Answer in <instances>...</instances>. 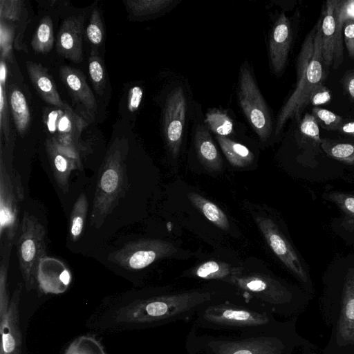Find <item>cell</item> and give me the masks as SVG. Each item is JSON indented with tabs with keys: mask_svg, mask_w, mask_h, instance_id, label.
<instances>
[{
	"mask_svg": "<svg viewBox=\"0 0 354 354\" xmlns=\"http://www.w3.org/2000/svg\"><path fill=\"white\" fill-rule=\"evenodd\" d=\"M322 281L319 308L331 334L321 354H354V256L333 262Z\"/></svg>",
	"mask_w": 354,
	"mask_h": 354,
	"instance_id": "obj_1",
	"label": "cell"
},
{
	"mask_svg": "<svg viewBox=\"0 0 354 354\" xmlns=\"http://www.w3.org/2000/svg\"><path fill=\"white\" fill-rule=\"evenodd\" d=\"M323 66L318 21L301 45L297 62V84L278 115L276 133H280L289 119H300L303 110L308 105L311 92L317 85L323 84L325 78Z\"/></svg>",
	"mask_w": 354,
	"mask_h": 354,
	"instance_id": "obj_2",
	"label": "cell"
},
{
	"mask_svg": "<svg viewBox=\"0 0 354 354\" xmlns=\"http://www.w3.org/2000/svg\"><path fill=\"white\" fill-rule=\"evenodd\" d=\"M124 145L115 139L99 171L90 223L100 228L127 190Z\"/></svg>",
	"mask_w": 354,
	"mask_h": 354,
	"instance_id": "obj_3",
	"label": "cell"
},
{
	"mask_svg": "<svg viewBox=\"0 0 354 354\" xmlns=\"http://www.w3.org/2000/svg\"><path fill=\"white\" fill-rule=\"evenodd\" d=\"M209 292L189 291L137 301L122 308V321L149 323L179 315L211 299Z\"/></svg>",
	"mask_w": 354,
	"mask_h": 354,
	"instance_id": "obj_4",
	"label": "cell"
},
{
	"mask_svg": "<svg viewBox=\"0 0 354 354\" xmlns=\"http://www.w3.org/2000/svg\"><path fill=\"white\" fill-rule=\"evenodd\" d=\"M45 230L37 218L24 212L17 248L19 269L27 291L35 288L39 261L46 257Z\"/></svg>",
	"mask_w": 354,
	"mask_h": 354,
	"instance_id": "obj_5",
	"label": "cell"
},
{
	"mask_svg": "<svg viewBox=\"0 0 354 354\" xmlns=\"http://www.w3.org/2000/svg\"><path fill=\"white\" fill-rule=\"evenodd\" d=\"M239 100L255 133L261 140L266 141L272 130L271 115L246 62L243 64L240 70Z\"/></svg>",
	"mask_w": 354,
	"mask_h": 354,
	"instance_id": "obj_6",
	"label": "cell"
},
{
	"mask_svg": "<svg viewBox=\"0 0 354 354\" xmlns=\"http://www.w3.org/2000/svg\"><path fill=\"white\" fill-rule=\"evenodd\" d=\"M178 248L171 243L157 239H141L125 243L108 256V259L128 270H138L155 261L174 256Z\"/></svg>",
	"mask_w": 354,
	"mask_h": 354,
	"instance_id": "obj_7",
	"label": "cell"
},
{
	"mask_svg": "<svg viewBox=\"0 0 354 354\" xmlns=\"http://www.w3.org/2000/svg\"><path fill=\"white\" fill-rule=\"evenodd\" d=\"M254 220L272 252L301 281L306 292L312 294L313 288L308 270L277 225L268 217L256 216Z\"/></svg>",
	"mask_w": 354,
	"mask_h": 354,
	"instance_id": "obj_8",
	"label": "cell"
},
{
	"mask_svg": "<svg viewBox=\"0 0 354 354\" xmlns=\"http://www.w3.org/2000/svg\"><path fill=\"white\" fill-rule=\"evenodd\" d=\"M15 189L13 181L3 160V147L0 153V239L1 248L15 243L19 230L18 198H24V193Z\"/></svg>",
	"mask_w": 354,
	"mask_h": 354,
	"instance_id": "obj_9",
	"label": "cell"
},
{
	"mask_svg": "<svg viewBox=\"0 0 354 354\" xmlns=\"http://www.w3.org/2000/svg\"><path fill=\"white\" fill-rule=\"evenodd\" d=\"M230 283L251 292L273 304H288L293 299V293L277 279L260 273L239 274L232 277Z\"/></svg>",
	"mask_w": 354,
	"mask_h": 354,
	"instance_id": "obj_10",
	"label": "cell"
},
{
	"mask_svg": "<svg viewBox=\"0 0 354 354\" xmlns=\"http://www.w3.org/2000/svg\"><path fill=\"white\" fill-rule=\"evenodd\" d=\"M186 108V98L182 88H175L167 96L163 120L165 141L174 158L178 155L182 143Z\"/></svg>",
	"mask_w": 354,
	"mask_h": 354,
	"instance_id": "obj_11",
	"label": "cell"
},
{
	"mask_svg": "<svg viewBox=\"0 0 354 354\" xmlns=\"http://www.w3.org/2000/svg\"><path fill=\"white\" fill-rule=\"evenodd\" d=\"M337 0L326 2L319 21L323 63L336 68L343 62V47L339 43L337 19Z\"/></svg>",
	"mask_w": 354,
	"mask_h": 354,
	"instance_id": "obj_12",
	"label": "cell"
},
{
	"mask_svg": "<svg viewBox=\"0 0 354 354\" xmlns=\"http://www.w3.org/2000/svg\"><path fill=\"white\" fill-rule=\"evenodd\" d=\"M48 128L61 145L74 148L77 145L80 133L86 124L66 104L63 109L58 108L48 114L46 118Z\"/></svg>",
	"mask_w": 354,
	"mask_h": 354,
	"instance_id": "obj_13",
	"label": "cell"
},
{
	"mask_svg": "<svg viewBox=\"0 0 354 354\" xmlns=\"http://www.w3.org/2000/svg\"><path fill=\"white\" fill-rule=\"evenodd\" d=\"M24 283L15 288L10 301L8 310L0 319L2 354H21V334L19 328V305Z\"/></svg>",
	"mask_w": 354,
	"mask_h": 354,
	"instance_id": "obj_14",
	"label": "cell"
},
{
	"mask_svg": "<svg viewBox=\"0 0 354 354\" xmlns=\"http://www.w3.org/2000/svg\"><path fill=\"white\" fill-rule=\"evenodd\" d=\"M84 16H71L64 20L57 37L58 54L74 63L83 59Z\"/></svg>",
	"mask_w": 354,
	"mask_h": 354,
	"instance_id": "obj_15",
	"label": "cell"
},
{
	"mask_svg": "<svg viewBox=\"0 0 354 354\" xmlns=\"http://www.w3.org/2000/svg\"><path fill=\"white\" fill-rule=\"evenodd\" d=\"M37 284L45 294L64 292L71 281L70 270L57 259L45 257L39 261L36 274Z\"/></svg>",
	"mask_w": 354,
	"mask_h": 354,
	"instance_id": "obj_16",
	"label": "cell"
},
{
	"mask_svg": "<svg viewBox=\"0 0 354 354\" xmlns=\"http://www.w3.org/2000/svg\"><path fill=\"white\" fill-rule=\"evenodd\" d=\"M292 33L290 24L284 13L275 21L269 41V56L273 71L277 75L283 73L288 57Z\"/></svg>",
	"mask_w": 354,
	"mask_h": 354,
	"instance_id": "obj_17",
	"label": "cell"
},
{
	"mask_svg": "<svg viewBox=\"0 0 354 354\" xmlns=\"http://www.w3.org/2000/svg\"><path fill=\"white\" fill-rule=\"evenodd\" d=\"M204 317L214 324L238 326L263 325L269 321L265 314L225 305L208 307Z\"/></svg>",
	"mask_w": 354,
	"mask_h": 354,
	"instance_id": "obj_18",
	"label": "cell"
},
{
	"mask_svg": "<svg viewBox=\"0 0 354 354\" xmlns=\"http://www.w3.org/2000/svg\"><path fill=\"white\" fill-rule=\"evenodd\" d=\"M60 77L73 99L93 117L97 109L95 97L80 71L68 66H61Z\"/></svg>",
	"mask_w": 354,
	"mask_h": 354,
	"instance_id": "obj_19",
	"label": "cell"
},
{
	"mask_svg": "<svg viewBox=\"0 0 354 354\" xmlns=\"http://www.w3.org/2000/svg\"><path fill=\"white\" fill-rule=\"evenodd\" d=\"M286 346L279 339L259 337L219 344L216 354H283Z\"/></svg>",
	"mask_w": 354,
	"mask_h": 354,
	"instance_id": "obj_20",
	"label": "cell"
},
{
	"mask_svg": "<svg viewBox=\"0 0 354 354\" xmlns=\"http://www.w3.org/2000/svg\"><path fill=\"white\" fill-rule=\"evenodd\" d=\"M46 149L56 183L64 193L68 191L71 171L79 167L78 163L65 153L54 138H47Z\"/></svg>",
	"mask_w": 354,
	"mask_h": 354,
	"instance_id": "obj_21",
	"label": "cell"
},
{
	"mask_svg": "<svg viewBox=\"0 0 354 354\" xmlns=\"http://www.w3.org/2000/svg\"><path fill=\"white\" fill-rule=\"evenodd\" d=\"M26 68L31 82L41 98L52 106L64 108L66 104L62 100L48 71L40 64L30 61L26 62Z\"/></svg>",
	"mask_w": 354,
	"mask_h": 354,
	"instance_id": "obj_22",
	"label": "cell"
},
{
	"mask_svg": "<svg viewBox=\"0 0 354 354\" xmlns=\"http://www.w3.org/2000/svg\"><path fill=\"white\" fill-rule=\"evenodd\" d=\"M324 197L334 203L341 211V216L335 222L334 229L346 238L354 237V195L345 192L332 191Z\"/></svg>",
	"mask_w": 354,
	"mask_h": 354,
	"instance_id": "obj_23",
	"label": "cell"
},
{
	"mask_svg": "<svg viewBox=\"0 0 354 354\" xmlns=\"http://www.w3.org/2000/svg\"><path fill=\"white\" fill-rule=\"evenodd\" d=\"M194 146L201 163L208 171H218L222 168V159L212 137L205 126H198L194 134Z\"/></svg>",
	"mask_w": 354,
	"mask_h": 354,
	"instance_id": "obj_24",
	"label": "cell"
},
{
	"mask_svg": "<svg viewBox=\"0 0 354 354\" xmlns=\"http://www.w3.org/2000/svg\"><path fill=\"white\" fill-rule=\"evenodd\" d=\"M8 99L9 106L17 132L24 136L30 123L29 106L23 92L15 84H8Z\"/></svg>",
	"mask_w": 354,
	"mask_h": 354,
	"instance_id": "obj_25",
	"label": "cell"
},
{
	"mask_svg": "<svg viewBox=\"0 0 354 354\" xmlns=\"http://www.w3.org/2000/svg\"><path fill=\"white\" fill-rule=\"evenodd\" d=\"M243 268L233 266L230 263L217 261H206L193 270V274L204 279L223 280L230 282L232 277L242 274Z\"/></svg>",
	"mask_w": 354,
	"mask_h": 354,
	"instance_id": "obj_26",
	"label": "cell"
},
{
	"mask_svg": "<svg viewBox=\"0 0 354 354\" xmlns=\"http://www.w3.org/2000/svg\"><path fill=\"white\" fill-rule=\"evenodd\" d=\"M187 198L207 219L223 230H228L230 223L225 212L213 202L196 192H189Z\"/></svg>",
	"mask_w": 354,
	"mask_h": 354,
	"instance_id": "obj_27",
	"label": "cell"
},
{
	"mask_svg": "<svg viewBox=\"0 0 354 354\" xmlns=\"http://www.w3.org/2000/svg\"><path fill=\"white\" fill-rule=\"evenodd\" d=\"M217 141L228 162L234 167H244L254 160L253 153L242 144L225 136H216Z\"/></svg>",
	"mask_w": 354,
	"mask_h": 354,
	"instance_id": "obj_28",
	"label": "cell"
},
{
	"mask_svg": "<svg viewBox=\"0 0 354 354\" xmlns=\"http://www.w3.org/2000/svg\"><path fill=\"white\" fill-rule=\"evenodd\" d=\"M172 0H125L124 3L129 16L133 19L146 17L167 8Z\"/></svg>",
	"mask_w": 354,
	"mask_h": 354,
	"instance_id": "obj_29",
	"label": "cell"
},
{
	"mask_svg": "<svg viewBox=\"0 0 354 354\" xmlns=\"http://www.w3.org/2000/svg\"><path fill=\"white\" fill-rule=\"evenodd\" d=\"M54 44L53 26L51 18L41 19L31 41L32 48L38 53L45 54L51 50Z\"/></svg>",
	"mask_w": 354,
	"mask_h": 354,
	"instance_id": "obj_30",
	"label": "cell"
},
{
	"mask_svg": "<svg viewBox=\"0 0 354 354\" xmlns=\"http://www.w3.org/2000/svg\"><path fill=\"white\" fill-rule=\"evenodd\" d=\"M87 212V198L85 194L82 193L76 200L70 216L69 232L73 241H77L83 233Z\"/></svg>",
	"mask_w": 354,
	"mask_h": 354,
	"instance_id": "obj_31",
	"label": "cell"
},
{
	"mask_svg": "<svg viewBox=\"0 0 354 354\" xmlns=\"http://www.w3.org/2000/svg\"><path fill=\"white\" fill-rule=\"evenodd\" d=\"M12 245H6L1 248L0 266V319L3 317L10 306L8 289V270L10 261Z\"/></svg>",
	"mask_w": 354,
	"mask_h": 354,
	"instance_id": "obj_32",
	"label": "cell"
},
{
	"mask_svg": "<svg viewBox=\"0 0 354 354\" xmlns=\"http://www.w3.org/2000/svg\"><path fill=\"white\" fill-rule=\"evenodd\" d=\"M299 133L303 143L316 151L321 147L319 125L312 114L306 113L299 122Z\"/></svg>",
	"mask_w": 354,
	"mask_h": 354,
	"instance_id": "obj_33",
	"label": "cell"
},
{
	"mask_svg": "<svg viewBox=\"0 0 354 354\" xmlns=\"http://www.w3.org/2000/svg\"><path fill=\"white\" fill-rule=\"evenodd\" d=\"M321 149L331 158L354 165V144L337 142L322 138Z\"/></svg>",
	"mask_w": 354,
	"mask_h": 354,
	"instance_id": "obj_34",
	"label": "cell"
},
{
	"mask_svg": "<svg viewBox=\"0 0 354 354\" xmlns=\"http://www.w3.org/2000/svg\"><path fill=\"white\" fill-rule=\"evenodd\" d=\"M205 121L211 131L217 136H226L232 133V120L220 110L213 109L207 112Z\"/></svg>",
	"mask_w": 354,
	"mask_h": 354,
	"instance_id": "obj_35",
	"label": "cell"
},
{
	"mask_svg": "<svg viewBox=\"0 0 354 354\" xmlns=\"http://www.w3.org/2000/svg\"><path fill=\"white\" fill-rule=\"evenodd\" d=\"M64 354H106L101 343L94 337L84 335L75 339Z\"/></svg>",
	"mask_w": 354,
	"mask_h": 354,
	"instance_id": "obj_36",
	"label": "cell"
},
{
	"mask_svg": "<svg viewBox=\"0 0 354 354\" xmlns=\"http://www.w3.org/2000/svg\"><path fill=\"white\" fill-rule=\"evenodd\" d=\"M88 73L95 92L102 95L105 86L106 73L102 60L94 50H91L88 60Z\"/></svg>",
	"mask_w": 354,
	"mask_h": 354,
	"instance_id": "obj_37",
	"label": "cell"
},
{
	"mask_svg": "<svg viewBox=\"0 0 354 354\" xmlns=\"http://www.w3.org/2000/svg\"><path fill=\"white\" fill-rule=\"evenodd\" d=\"M24 5L19 0H1L0 1V18L1 20L12 25L19 22L23 19Z\"/></svg>",
	"mask_w": 354,
	"mask_h": 354,
	"instance_id": "obj_38",
	"label": "cell"
},
{
	"mask_svg": "<svg viewBox=\"0 0 354 354\" xmlns=\"http://www.w3.org/2000/svg\"><path fill=\"white\" fill-rule=\"evenodd\" d=\"M9 108L6 86L0 84V133L7 145L12 138Z\"/></svg>",
	"mask_w": 354,
	"mask_h": 354,
	"instance_id": "obj_39",
	"label": "cell"
},
{
	"mask_svg": "<svg viewBox=\"0 0 354 354\" xmlns=\"http://www.w3.org/2000/svg\"><path fill=\"white\" fill-rule=\"evenodd\" d=\"M86 34L88 40L93 45L100 46L104 39V25L100 12L97 7L92 10Z\"/></svg>",
	"mask_w": 354,
	"mask_h": 354,
	"instance_id": "obj_40",
	"label": "cell"
},
{
	"mask_svg": "<svg viewBox=\"0 0 354 354\" xmlns=\"http://www.w3.org/2000/svg\"><path fill=\"white\" fill-rule=\"evenodd\" d=\"M312 115L318 125L327 130H338L343 124V118L341 116L325 109L314 106Z\"/></svg>",
	"mask_w": 354,
	"mask_h": 354,
	"instance_id": "obj_41",
	"label": "cell"
},
{
	"mask_svg": "<svg viewBox=\"0 0 354 354\" xmlns=\"http://www.w3.org/2000/svg\"><path fill=\"white\" fill-rule=\"evenodd\" d=\"M15 26L0 20V50L1 59L12 61V43Z\"/></svg>",
	"mask_w": 354,
	"mask_h": 354,
	"instance_id": "obj_42",
	"label": "cell"
},
{
	"mask_svg": "<svg viewBox=\"0 0 354 354\" xmlns=\"http://www.w3.org/2000/svg\"><path fill=\"white\" fill-rule=\"evenodd\" d=\"M337 19L338 40L343 47L342 27L346 20L354 21V0H337Z\"/></svg>",
	"mask_w": 354,
	"mask_h": 354,
	"instance_id": "obj_43",
	"label": "cell"
},
{
	"mask_svg": "<svg viewBox=\"0 0 354 354\" xmlns=\"http://www.w3.org/2000/svg\"><path fill=\"white\" fill-rule=\"evenodd\" d=\"M331 99V94L327 87L320 84L311 92L308 104L317 106L328 102Z\"/></svg>",
	"mask_w": 354,
	"mask_h": 354,
	"instance_id": "obj_44",
	"label": "cell"
},
{
	"mask_svg": "<svg viewBox=\"0 0 354 354\" xmlns=\"http://www.w3.org/2000/svg\"><path fill=\"white\" fill-rule=\"evenodd\" d=\"M344 40L349 55L354 59V21L346 20L344 24Z\"/></svg>",
	"mask_w": 354,
	"mask_h": 354,
	"instance_id": "obj_45",
	"label": "cell"
},
{
	"mask_svg": "<svg viewBox=\"0 0 354 354\" xmlns=\"http://www.w3.org/2000/svg\"><path fill=\"white\" fill-rule=\"evenodd\" d=\"M143 96L141 87L135 86L129 92L128 109L131 112L136 111L140 106Z\"/></svg>",
	"mask_w": 354,
	"mask_h": 354,
	"instance_id": "obj_46",
	"label": "cell"
},
{
	"mask_svg": "<svg viewBox=\"0 0 354 354\" xmlns=\"http://www.w3.org/2000/svg\"><path fill=\"white\" fill-rule=\"evenodd\" d=\"M343 85L347 93L354 100V70L344 76Z\"/></svg>",
	"mask_w": 354,
	"mask_h": 354,
	"instance_id": "obj_47",
	"label": "cell"
},
{
	"mask_svg": "<svg viewBox=\"0 0 354 354\" xmlns=\"http://www.w3.org/2000/svg\"><path fill=\"white\" fill-rule=\"evenodd\" d=\"M8 68L6 61L1 59L0 63V84L6 86Z\"/></svg>",
	"mask_w": 354,
	"mask_h": 354,
	"instance_id": "obj_48",
	"label": "cell"
},
{
	"mask_svg": "<svg viewBox=\"0 0 354 354\" xmlns=\"http://www.w3.org/2000/svg\"><path fill=\"white\" fill-rule=\"evenodd\" d=\"M338 131L342 133L354 137V122L343 123Z\"/></svg>",
	"mask_w": 354,
	"mask_h": 354,
	"instance_id": "obj_49",
	"label": "cell"
}]
</instances>
